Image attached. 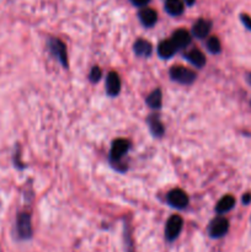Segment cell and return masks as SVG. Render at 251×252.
I'll return each mask as SVG.
<instances>
[{
  "label": "cell",
  "mask_w": 251,
  "mask_h": 252,
  "mask_svg": "<svg viewBox=\"0 0 251 252\" xmlns=\"http://www.w3.org/2000/svg\"><path fill=\"white\" fill-rule=\"evenodd\" d=\"M128 150H129V142H128L127 139H123V138L116 139L115 142L112 143V148H111V161H112L113 164L120 162V160L127 154Z\"/></svg>",
  "instance_id": "277c9868"
},
{
  "label": "cell",
  "mask_w": 251,
  "mask_h": 252,
  "mask_svg": "<svg viewBox=\"0 0 251 252\" xmlns=\"http://www.w3.org/2000/svg\"><path fill=\"white\" fill-rule=\"evenodd\" d=\"M149 1L150 0H130V2H132L134 6H138V7L145 6V5H147Z\"/></svg>",
  "instance_id": "7402d4cb"
},
{
  "label": "cell",
  "mask_w": 251,
  "mask_h": 252,
  "mask_svg": "<svg viewBox=\"0 0 251 252\" xmlns=\"http://www.w3.org/2000/svg\"><path fill=\"white\" fill-rule=\"evenodd\" d=\"M176 46H175L174 42H172L171 39H166V41L160 42L159 47H157V53H159V56L161 57V58L165 59L171 58V57L176 53Z\"/></svg>",
  "instance_id": "7c38bea8"
},
{
  "label": "cell",
  "mask_w": 251,
  "mask_h": 252,
  "mask_svg": "<svg viewBox=\"0 0 251 252\" xmlns=\"http://www.w3.org/2000/svg\"><path fill=\"white\" fill-rule=\"evenodd\" d=\"M234 206H235V198H234L233 196H230V194H226V196H224L223 198L217 203L216 212L219 214H224L226 213V212L230 211Z\"/></svg>",
  "instance_id": "e0dca14e"
},
{
  "label": "cell",
  "mask_w": 251,
  "mask_h": 252,
  "mask_svg": "<svg viewBox=\"0 0 251 252\" xmlns=\"http://www.w3.org/2000/svg\"><path fill=\"white\" fill-rule=\"evenodd\" d=\"M251 202V193H245L243 197V203L249 204Z\"/></svg>",
  "instance_id": "603a6c76"
},
{
  "label": "cell",
  "mask_w": 251,
  "mask_h": 252,
  "mask_svg": "<svg viewBox=\"0 0 251 252\" xmlns=\"http://www.w3.org/2000/svg\"><path fill=\"white\" fill-rule=\"evenodd\" d=\"M207 48H208V51L211 52V53L213 54L219 53L221 47H220V41L218 39V37L213 36L211 37V38H208V41H207Z\"/></svg>",
  "instance_id": "d6986e66"
},
{
  "label": "cell",
  "mask_w": 251,
  "mask_h": 252,
  "mask_svg": "<svg viewBox=\"0 0 251 252\" xmlns=\"http://www.w3.org/2000/svg\"><path fill=\"white\" fill-rule=\"evenodd\" d=\"M147 103L152 108H155V110L161 107V103H162L161 90H160V89H155L154 91H152V93L149 94V96L147 97Z\"/></svg>",
  "instance_id": "ac0fdd59"
},
{
  "label": "cell",
  "mask_w": 251,
  "mask_h": 252,
  "mask_svg": "<svg viewBox=\"0 0 251 252\" xmlns=\"http://www.w3.org/2000/svg\"><path fill=\"white\" fill-rule=\"evenodd\" d=\"M16 231L21 240H29L32 236L31 217L29 213H20L16 218Z\"/></svg>",
  "instance_id": "7a4b0ae2"
},
{
  "label": "cell",
  "mask_w": 251,
  "mask_h": 252,
  "mask_svg": "<svg viewBox=\"0 0 251 252\" xmlns=\"http://www.w3.org/2000/svg\"><path fill=\"white\" fill-rule=\"evenodd\" d=\"M240 20H241V22L244 24V26H245L249 31H251V17L246 14H241Z\"/></svg>",
  "instance_id": "44dd1931"
},
{
  "label": "cell",
  "mask_w": 251,
  "mask_h": 252,
  "mask_svg": "<svg viewBox=\"0 0 251 252\" xmlns=\"http://www.w3.org/2000/svg\"><path fill=\"white\" fill-rule=\"evenodd\" d=\"M138 16H139V20L143 24V26L145 27H152L157 24V14L155 10L150 9V7H143L139 11V14H138Z\"/></svg>",
  "instance_id": "8fae6325"
},
{
  "label": "cell",
  "mask_w": 251,
  "mask_h": 252,
  "mask_svg": "<svg viewBox=\"0 0 251 252\" xmlns=\"http://www.w3.org/2000/svg\"><path fill=\"white\" fill-rule=\"evenodd\" d=\"M49 49L53 53V56L61 62L64 68H68V56H66L65 44L58 38L49 39Z\"/></svg>",
  "instance_id": "5b68a950"
},
{
  "label": "cell",
  "mask_w": 251,
  "mask_h": 252,
  "mask_svg": "<svg viewBox=\"0 0 251 252\" xmlns=\"http://www.w3.org/2000/svg\"><path fill=\"white\" fill-rule=\"evenodd\" d=\"M101 75H102V71H101V69L98 68V66H94V68L91 69L90 80L93 81V83H97V81L101 79Z\"/></svg>",
  "instance_id": "ffe728a7"
},
{
  "label": "cell",
  "mask_w": 251,
  "mask_h": 252,
  "mask_svg": "<svg viewBox=\"0 0 251 252\" xmlns=\"http://www.w3.org/2000/svg\"><path fill=\"white\" fill-rule=\"evenodd\" d=\"M166 199L167 202H169L170 206H172L174 208L177 209L186 208L187 204H188V196L186 194V192L182 191V189H171V191L167 193Z\"/></svg>",
  "instance_id": "8992f818"
},
{
  "label": "cell",
  "mask_w": 251,
  "mask_h": 252,
  "mask_svg": "<svg viewBox=\"0 0 251 252\" xmlns=\"http://www.w3.org/2000/svg\"><path fill=\"white\" fill-rule=\"evenodd\" d=\"M229 221L223 217L216 218L209 224V235L213 239H219L228 233Z\"/></svg>",
  "instance_id": "52a82bcc"
},
{
  "label": "cell",
  "mask_w": 251,
  "mask_h": 252,
  "mask_svg": "<svg viewBox=\"0 0 251 252\" xmlns=\"http://www.w3.org/2000/svg\"><path fill=\"white\" fill-rule=\"evenodd\" d=\"M185 58L192 64V65L197 66V68H202L206 64V57L202 53L199 49H192L185 56Z\"/></svg>",
  "instance_id": "9a60e30c"
},
{
  "label": "cell",
  "mask_w": 251,
  "mask_h": 252,
  "mask_svg": "<svg viewBox=\"0 0 251 252\" xmlns=\"http://www.w3.org/2000/svg\"><path fill=\"white\" fill-rule=\"evenodd\" d=\"M165 10L171 16H180L185 10L182 0H165Z\"/></svg>",
  "instance_id": "5bb4252c"
},
{
  "label": "cell",
  "mask_w": 251,
  "mask_h": 252,
  "mask_svg": "<svg viewBox=\"0 0 251 252\" xmlns=\"http://www.w3.org/2000/svg\"><path fill=\"white\" fill-rule=\"evenodd\" d=\"M148 125H149V128L154 137H162V134H164V126H162L161 121L157 117V115H150V117L148 118Z\"/></svg>",
  "instance_id": "2e32d148"
},
{
  "label": "cell",
  "mask_w": 251,
  "mask_h": 252,
  "mask_svg": "<svg viewBox=\"0 0 251 252\" xmlns=\"http://www.w3.org/2000/svg\"><path fill=\"white\" fill-rule=\"evenodd\" d=\"M211 27L212 24L208 21V20H204V19H199L198 21L194 22L193 27H192V33L196 38H206L207 34L209 33L211 31Z\"/></svg>",
  "instance_id": "9c48e42d"
},
{
  "label": "cell",
  "mask_w": 251,
  "mask_h": 252,
  "mask_svg": "<svg viewBox=\"0 0 251 252\" xmlns=\"http://www.w3.org/2000/svg\"><path fill=\"white\" fill-rule=\"evenodd\" d=\"M182 225H184V220L180 216H172L170 217L167 220L166 226H165V238L167 241H174L177 239L182 230Z\"/></svg>",
  "instance_id": "3957f363"
},
{
  "label": "cell",
  "mask_w": 251,
  "mask_h": 252,
  "mask_svg": "<svg viewBox=\"0 0 251 252\" xmlns=\"http://www.w3.org/2000/svg\"><path fill=\"white\" fill-rule=\"evenodd\" d=\"M246 79H248V83L251 85V73L248 74V78H246Z\"/></svg>",
  "instance_id": "d4e9b609"
},
{
  "label": "cell",
  "mask_w": 251,
  "mask_h": 252,
  "mask_svg": "<svg viewBox=\"0 0 251 252\" xmlns=\"http://www.w3.org/2000/svg\"><path fill=\"white\" fill-rule=\"evenodd\" d=\"M184 1L186 2V4L188 5V6H191V5L194 4V1H196V0H184Z\"/></svg>",
  "instance_id": "cb8c5ba5"
},
{
  "label": "cell",
  "mask_w": 251,
  "mask_h": 252,
  "mask_svg": "<svg viewBox=\"0 0 251 252\" xmlns=\"http://www.w3.org/2000/svg\"><path fill=\"white\" fill-rule=\"evenodd\" d=\"M133 49L134 53L139 57H149L153 52V46L150 42L145 41V39H137L133 44Z\"/></svg>",
  "instance_id": "4fadbf2b"
},
{
  "label": "cell",
  "mask_w": 251,
  "mask_h": 252,
  "mask_svg": "<svg viewBox=\"0 0 251 252\" xmlns=\"http://www.w3.org/2000/svg\"><path fill=\"white\" fill-rule=\"evenodd\" d=\"M171 41L174 42V44L176 46L177 49L185 48V47L188 46L189 42H191V34L184 29L176 30V31L172 33Z\"/></svg>",
  "instance_id": "30bf717a"
},
{
  "label": "cell",
  "mask_w": 251,
  "mask_h": 252,
  "mask_svg": "<svg viewBox=\"0 0 251 252\" xmlns=\"http://www.w3.org/2000/svg\"><path fill=\"white\" fill-rule=\"evenodd\" d=\"M170 76L172 80L177 81L184 85H189L196 80V73L188 68L182 65H175L170 69Z\"/></svg>",
  "instance_id": "6da1fadb"
},
{
  "label": "cell",
  "mask_w": 251,
  "mask_h": 252,
  "mask_svg": "<svg viewBox=\"0 0 251 252\" xmlns=\"http://www.w3.org/2000/svg\"><path fill=\"white\" fill-rule=\"evenodd\" d=\"M106 91L110 96H117L121 91V79L117 73L111 71L106 79Z\"/></svg>",
  "instance_id": "ba28073f"
}]
</instances>
